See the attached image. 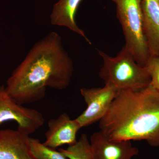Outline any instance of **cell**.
<instances>
[{
    "label": "cell",
    "mask_w": 159,
    "mask_h": 159,
    "mask_svg": "<svg viewBox=\"0 0 159 159\" xmlns=\"http://www.w3.org/2000/svg\"><path fill=\"white\" fill-rule=\"evenodd\" d=\"M143 30L149 57L159 56V0H142Z\"/></svg>",
    "instance_id": "obj_10"
},
{
    "label": "cell",
    "mask_w": 159,
    "mask_h": 159,
    "mask_svg": "<svg viewBox=\"0 0 159 159\" xmlns=\"http://www.w3.org/2000/svg\"><path fill=\"white\" fill-rule=\"evenodd\" d=\"M102 60L99 76L105 85L118 91L139 89L149 85L151 79L146 67L139 65L124 45L115 57L98 51Z\"/></svg>",
    "instance_id": "obj_3"
},
{
    "label": "cell",
    "mask_w": 159,
    "mask_h": 159,
    "mask_svg": "<svg viewBox=\"0 0 159 159\" xmlns=\"http://www.w3.org/2000/svg\"><path fill=\"white\" fill-rule=\"evenodd\" d=\"M118 91L108 85L80 89V93L87 104L84 111L76 119L81 128L100 121L104 116Z\"/></svg>",
    "instance_id": "obj_6"
},
{
    "label": "cell",
    "mask_w": 159,
    "mask_h": 159,
    "mask_svg": "<svg viewBox=\"0 0 159 159\" xmlns=\"http://www.w3.org/2000/svg\"><path fill=\"white\" fill-rule=\"evenodd\" d=\"M29 148L34 159H68L60 151L50 148L39 140L29 137Z\"/></svg>",
    "instance_id": "obj_13"
},
{
    "label": "cell",
    "mask_w": 159,
    "mask_h": 159,
    "mask_svg": "<svg viewBox=\"0 0 159 159\" xmlns=\"http://www.w3.org/2000/svg\"><path fill=\"white\" fill-rule=\"evenodd\" d=\"M82 0H59L54 4L51 15V24L54 25L63 26L79 34L91 44L90 41L86 36L84 31L77 26L75 15Z\"/></svg>",
    "instance_id": "obj_11"
},
{
    "label": "cell",
    "mask_w": 159,
    "mask_h": 159,
    "mask_svg": "<svg viewBox=\"0 0 159 159\" xmlns=\"http://www.w3.org/2000/svg\"><path fill=\"white\" fill-rule=\"evenodd\" d=\"M8 121H14L17 129L30 135L44 123L41 113L25 107L9 95L5 85L0 86V125Z\"/></svg>",
    "instance_id": "obj_5"
},
{
    "label": "cell",
    "mask_w": 159,
    "mask_h": 159,
    "mask_svg": "<svg viewBox=\"0 0 159 159\" xmlns=\"http://www.w3.org/2000/svg\"><path fill=\"white\" fill-rule=\"evenodd\" d=\"M122 26L125 47L138 64L146 66L149 54L143 30L142 0H112Z\"/></svg>",
    "instance_id": "obj_4"
},
{
    "label": "cell",
    "mask_w": 159,
    "mask_h": 159,
    "mask_svg": "<svg viewBox=\"0 0 159 159\" xmlns=\"http://www.w3.org/2000/svg\"><path fill=\"white\" fill-rule=\"evenodd\" d=\"M89 141L95 159H132L139 153L131 141L111 140L100 131L93 134Z\"/></svg>",
    "instance_id": "obj_7"
},
{
    "label": "cell",
    "mask_w": 159,
    "mask_h": 159,
    "mask_svg": "<svg viewBox=\"0 0 159 159\" xmlns=\"http://www.w3.org/2000/svg\"><path fill=\"white\" fill-rule=\"evenodd\" d=\"M59 151L68 159H95L90 141L85 134H82L76 143Z\"/></svg>",
    "instance_id": "obj_12"
},
{
    "label": "cell",
    "mask_w": 159,
    "mask_h": 159,
    "mask_svg": "<svg viewBox=\"0 0 159 159\" xmlns=\"http://www.w3.org/2000/svg\"><path fill=\"white\" fill-rule=\"evenodd\" d=\"M145 67L150 77L149 85L159 91V56L149 57Z\"/></svg>",
    "instance_id": "obj_14"
},
{
    "label": "cell",
    "mask_w": 159,
    "mask_h": 159,
    "mask_svg": "<svg viewBox=\"0 0 159 159\" xmlns=\"http://www.w3.org/2000/svg\"><path fill=\"white\" fill-rule=\"evenodd\" d=\"M30 136L18 129H0V159H34L29 148Z\"/></svg>",
    "instance_id": "obj_9"
},
{
    "label": "cell",
    "mask_w": 159,
    "mask_h": 159,
    "mask_svg": "<svg viewBox=\"0 0 159 159\" xmlns=\"http://www.w3.org/2000/svg\"><path fill=\"white\" fill-rule=\"evenodd\" d=\"M48 127L43 144L54 149L76 143L77 133L81 128L76 119H71L65 113L51 119L48 122Z\"/></svg>",
    "instance_id": "obj_8"
},
{
    "label": "cell",
    "mask_w": 159,
    "mask_h": 159,
    "mask_svg": "<svg viewBox=\"0 0 159 159\" xmlns=\"http://www.w3.org/2000/svg\"><path fill=\"white\" fill-rule=\"evenodd\" d=\"M74 72L70 57L55 32L38 42L7 80V93L21 105L45 96L47 88L61 90L70 84Z\"/></svg>",
    "instance_id": "obj_1"
},
{
    "label": "cell",
    "mask_w": 159,
    "mask_h": 159,
    "mask_svg": "<svg viewBox=\"0 0 159 159\" xmlns=\"http://www.w3.org/2000/svg\"><path fill=\"white\" fill-rule=\"evenodd\" d=\"M99 128L111 140L145 141L159 147V91L150 85L118 91Z\"/></svg>",
    "instance_id": "obj_2"
}]
</instances>
